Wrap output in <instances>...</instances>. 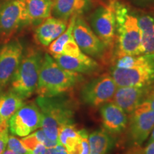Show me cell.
I'll list each match as a JSON object with an SVG mask.
<instances>
[{"label": "cell", "instance_id": "cell-1", "mask_svg": "<svg viewBox=\"0 0 154 154\" xmlns=\"http://www.w3.org/2000/svg\"><path fill=\"white\" fill-rule=\"evenodd\" d=\"M83 80L79 73L63 69L52 56L44 54L36 93L39 96H54L66 94Z\"/></svg>", "mask_w": 154, "mask_h": 154}, {"label": "cell", "instance_id": "cell-2", "mask_svg": "<svg viewBox=\"0 0 154 154\" xmlns=\"http://www.w3.org/2000/svg\"><path fill=\"white\" fill-rule=\"evenodd\" d=\"M42 116V128L50 140L58 142L61 126L74 122V108L70 98L63 94L54 96H39L35 100Z\"/></svg>", "mask_w": 154, "mask_h": 154}, {"label": "cell", "instance_id": "cell-3", "mask_svg": "<svg viewBox=\"0 0 154 154\" xmlns=\"http://www.w3.org/2000/svg\"><path fill=\"white\" fill-rule=\"evenodd\" d=\"M115 14L116 21V59L124 56L143 54L137 17L133 14L127 5L119 0H116Z\"/></svg>", "mask_w": 154, "mask_h": 154}, {"label": "cell", "instance_id": "cell-4", "mask_svg": "<svg viewBox=\"0 0 154 154\" xmlns=\"http://www.w3.org/2000/svg\"><path fill=\"white\" fill-rule=\"evenodd\" d=\"M43 58L41 50L27 48L7 88L23 100L30 98L36 92Z\"/></svg>", "mask_w": 154, "mask_h": 154}, {"label": "cell", "instance_id": "cell-5", "mask_svg": "<svg viewBox=\"0 0 154 154\" xmlns=\"http://www.w3.org/2000/svg\"><path fill=\"white\" fill-rule=\"evenodd\" d=\"M129 63L127 69H111V76L117 87L151 88L154 83V54L131 56Z\"/></svg>", "mask_w": 154, "mask_h": 154}, {"label": "cell", "instance_id": "cell-6", "mask_svg": "<svg viewBox=\"0 0 154 154\" xmlns=\"http://www.w3.org/2000/svg\"><path fill=\"white\" fill-rule=\"evenodd\" d=\"M116 0H109L94 9L89 19L90 26L110 52L116 42Z\"/></svg>", "mask_w": 154, "mask_h": 154}, {"label": "cell", "instance_id": "cell-7", "mask_svg": "<svg viewBox=\"0 0 154 154\" xmlns=\"http://www.w3.org/2000/svg\"><path fill=\"white\" fill-rule=\"evenodd\" d=\"M28 24L24 0H0V44Z\"/></svg>", "mask_w": 154, "mask_h": 154}, {"label": "cell", "instance_id": "cell-8", "mask_svg": "<svg viewBox=\"0 0 154 154\" xmlns=\"http://www.w3.org/2000/svg\"><path fill=\"white\" fill-rule=\"evenodd\" d=\"M73 36L83 53L101 61L107 58L109 51L82 15L76 17L73 28Z\"/></svg>", "mask_w": 154, "mask_h": 154}, {"label": "cell", "instance_id": "cell-9", "mask_svg": "<svg viewBox=\"0 0 154 154\" xmlns=\"http://www.w3.org/2000/svg\"><path fill=\"white\" fill-rule=\"evenodd\" d=\"M42 116L34 101H29L19 108L9 120V132L11 135L24 137L42 128Z\"/></svg>", "mask_w": 154, "mask_h": 154}, {"label": "cell", "instance_id": "cell-10", "mask_svg": "<svg viewBox=\"0 0 154 154\" xmlns=\"http://www.w3.org/2000/svg\"><path fill=\"white\" fill-rule=\"evenodd\" d=\"M117 86L111 74H105L84 84L80 91L81 100L86 105L100 106L112 100Z\"/></svg>", "mask_w": 154, "mask_h": 154}, {"label": "cell", "instance_id": "cell-11", "mask_svg": "<svg viewBox=\"0 0 154 154\" xmlns=\"http://www.w3.org/2000/svg\"><path fill=\"white\" fill-rule=\"evenodd\" d=\"M23 53L24 47L17 38L0 44V94L9 86Z\"/></svg>", "mask_w": 154, "mask_h": 154}, {"label": "cell", "instance_id": "cell-12", "mask_svg": "<svg viewBox=\"0 0 154 154\" xmlns=\"http://www.w3.org/2000/svg\"><path fill=\"white\" fill-rule=\"evenodd\" d=\"M151 89V88L136 86L117 87L112 101L126 113H132L147 96Z\"/></svg>", "mask_w": 154, "mask_h": 154}, {"label": "cell", "instance_id": "cell-13", "mask_svg": "<svg viewBox=\"0 0 154 154\" xmlns=\"http://www.w3.org/2000/svg\"><path fill=\"white\" fill-rule=\"evenodd\" d=\"M131 119L129 136L136 145L140 146L147 139L154 128V111H134Z\"/></svg>", "mask_w": 154, "mask_h": 154}, {"label": "cell", "instance_id": "cell-14", "mask_svg": "<svg viewBox=\"0 0 154 154\" xmlns=\"http://www.w3.org/2000/svg\"><path fill=\"white\" fill-rule=\"evenodd\" d=\"M57 63L63 69L79 73L89 74L99 71L100 66L96 59L82 53L79 56L65 54L51 55Z\"/></svg>", "mask_w": 154, "mask_h": 154}, {"label": "cell", "instance_id": "cell-15", "mask_svg": "<svg viewBox=\"0 0 154 154\" xmlns=\"http://www.w3.org/2000/svg\"><path fill=\"white\" fill-rule=\"evenodd\" d=\"M69 21L50 17L41 24L36 26L34 31V38L36 43L47 47L65 32L68 26Z\"/></svg>", "mask_w": 154, "mask_h": 154}, {"label": "cell", "instance_id": "cell-16", "mask_svg": "<svg viewBox=\"0 0 154 154\" xmlns=\"http://www.w3.org/2000/svg\"><path fill=\"white\" fill-rule=\"evenodd\" d=\"M100 113L103 126L106 131L119 134L126 128L128 122L126 113L113 101L102 105Z\"/></svg>", "mask_w": 154, "mask_h": 154}, {"label": "cell", "instance_id": "cell-17", "mask_svg": "<svg viewBox=\"0 0 154 154\" xmlns=\"http://www.w3.org/2000/svg\"><path fill=\"white\" fill-rule=\"evenodd\" d=\"M91 0H54L51 16L69 21L74 15H82L89 7Z\"/></svg>", "mask_w": 154, "mask_h": 154}, {"label": "cell", "instance_id": "cell-18", "mask_svg": "<svg viewBox=\"0 0 154 154\" xmlns=\"http://www.w3.org/2000/svg\"><path fill=\"white\" fill-rule=\"evenodd\" d=\"M54 0H24L28 24L38 26L51 17Z\"/></svg>", "mask_w": 154, "mask_h": 154}, {"label": "cell", "instance_id": "cell-19", "mask_svg": "<svg viewBox=\"0 0 154 154\" xmlns=\"http://www.w3.org/2000/svg\"><path fill=\"white\" fill-rule=\"evenodd\" d=\"M141 36V48L143 54H154V18L143 14L138 18Z\"/></svg>", "mask_w": 154, "mask_h": 154}, {"label": "cell", "instance_id": "cell-20", "mask_svg": "<svg viewBox=\"0 0 154 154\" xmlns=\"http://www.w3.org/2000/svg\"><path fill=\"white\" fill-rule=\"evenodd\" d=\"M90 154H107L113 146V139L106 130L100 129L88 136Z\"/></svg>", "mask_w": 154, "mask_h": 154}, {"label": "cell", "instance_id": "cell-21", "mask_svg": "<svg viewBox=\"0 0 154 154\" xmlns=\"http://www.w3.org/2000/svg\"><path fill=\"white\" fill-rule=\"evenodd\" d=\"M24 103V100L7 88L0 94V115L9 121Z\"/></svg>", "mask_w": 154, "mask_h": 154}, {"label": "cell", "instance_id": "cell-22", "mask_svg": "<svg viewBox=\"0 0 154 154\" xmlns=\"http://www.w3.org/2000/svg\"><path fill=\"white\" fill-rule=\"evenodd\" d=\"M79 138V131L76 129L73 124L63 125L59 128L58 132V142L66 148L69 153L74 149Z\"/></svg>", "mask_w": 154, "mask_h": 154}, {"label": "cell", "instance_id": "cell-23", "mask_svg": "<svg viewBox=\"0 0 154 154\" xmlns=\"http://www.w3.org/2000/svg\"><path fill=\"white\" fill-rule=\"evenodd\" d=\"M80 138L73 151L69 154H90L88 134L86 130H79Z\"/></svg>", "mask_w": 154, "mask_h": 154}, {"label": "cell", "instance_id": "cell-24", "mask_svg": "<svg viewBox=\"0 0 154 154\" xmlns=\"http://www.w3.org/2000/svg\"><path fill=\"white\" fill-rule=\"evenodd\" d=\"M7 149L16 152L19 154H29V152L23 145L22 140L14 135H9Z\"/></svg>", "mask_w": 154, "mask_h": 154}, {"label": "cell", "instance_id": "cell-25", "mask_svg": "<svg viewBox=\"0 0 154 154\" xmlns=\"http://www.w3.org/2000/svg\"><path fill=\"white\" fill-rule=\"evenodd\" d=\"M154 111V94H148L147 96L134 111Z\"/></svg>", "mask_w": 154, "mask_h": 154}, {"label": "cell", "instance_id": "cell-26", "mask_svg": "<svg viewBox=\"0 0 154 154\" xmlns=\"http://www.w3.org/2000/svg\"><path fill=\"white\" fill-rule=\"evenodd\" d=\"M9 133V128L0 133V154H3L4 151L7 149Z\"/></svg>", "mask_w": 154, "mask_h": 154}, {"label": "cell", "instance_id": "cell-27", "mask_svg": "<svg viewBox=\"0 0 154 154\" xmlns=\"http://www.w3.org/2000/svg\"><path fill=\"white\" fill-rule=\"evenodd\" d=\"M47 148L43 143H38L34 149L30 151L29 154H45Z\"/></svg>", "mask_w": 154, "mask_h": 154}, {"label": "cell", "instance_id": "cell-28", "mask_svg": "<svg viewBox=\"0 0 154 154\" xmlns=\"http://www.w3.org/2000/svg\"><path fill=\"white\" fill-rule=\"evenodd\" d=\"M54 154H69L66 148L59 143L54 147Z\"/></svg>", "mask_w": 154, "mask_h": 154}, {"label": "cell", "instance_id": "cell-29", "mask_svg": "<svg viewBox=\"0 0 154 154\" xmlns=\"http://www.w3.org/2000/svg\"><path fill=\"white\" fill-rule=\"evenodd\" d=\"M9 128V121L0 115V133Z\"/></svg>", "mask_w": 154, "mask_h": 154}, {"label": "cell", "instance_id": "cell-30", "mask_svg": "<svg viewBox=\"0 0 154 154\" xmlns=\"http://www.w3.org/2000/svg\"><path fill=\"white\" fill-rule=\"evenodd\" d=\"M143 154H154V140L148 143V146L144 149Z\"/></svg>", "mask_w": 154, "mask_h": 154}, {"label": "cell", "instance_id": "cell-31", "mask_svg": "<svg viewBox=\"0 0 154 154\" xmlns=\"http://www.w3.org/2000/svg\"><path fill=\"white\" fill-rule=\"evenodd\" d=\"M134 1L140 4H149L153 2H154V0H134Z\"/></svg>", "mask_w": 154, "mask_h": 154}, {"label": "cell", "instance_id": "cell-32", "mask_svg": "<svg viewBox=\"0 0 154 154\" xmlns=\"http://www.w3.org/2000/svg\"><path fill=\"white\" fill-rule=\"evenodd\" d=\"M3 154H19V153H16V152L11 151V150H10V149H6L5 151H4Z\"/></svg>", "mask_w": 154, "mask_h": 154}, {"label": "cell", "instance_id": "cell-33", "mask_svg": "<svg viewBox=\"0 0 154 154\" xmlns=\"http://www.w3.org/2000/svg\"><path fill=\"white\" fill-rule=\"evenodd\" d=\"M45 154H54V150L53 148H48L47 149V151H46Z\"/></svg>", "mask_w": 154, "mask_h": 154}, {"label": "cell", "instance_id": "cell-34", "mask_svg": "<svg viewBox=\"0 0 154 154\" xmlns=\"http://www.w3.org/2000/svg\"><path fill=\"white\" fill-rule=\"evenodd\" d=\"M153 140H154V128H153V131H152L151 133V136H150V138L149 140V143H151V142L153 141Z\"/></svg>", "mask_w": 154, "mask_h": 154}, {"label": "cell", "instance_id": "cell-35", "mask_svg": "<svg viewBox=\"0 0 154 154\" xmlns=\"http://www.w3.org/2000/svg\"><path fill=\"white\" fill-rule=\"evenodd\" d=\"M149 94H154V85L153 86V87H151V89L149 93Z\"/></svg>", "mask_w": 154, "mask_h": 154}]
</instances>
